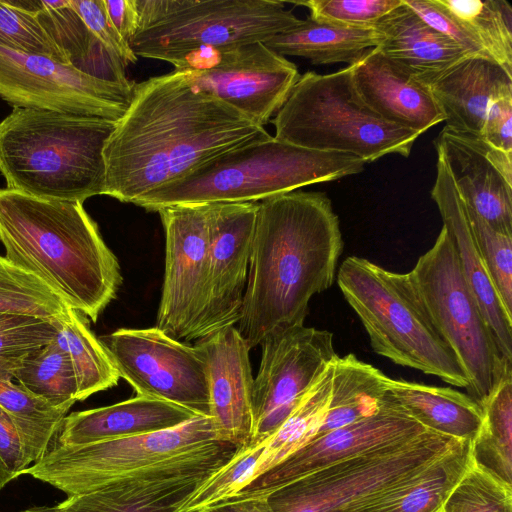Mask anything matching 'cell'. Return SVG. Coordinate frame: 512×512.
Segmentation results:
<instances>
[{
  "instance_id": "cell-39",
  "label": "cell",
  "mask_w": 512,
  "mask_h": 512,
  "mask_svg": "<svg viewBox=\"0 0 512 512\" xmlns=\"http://www.w3.org/2000/svg\"><path fill=\"white\" fill-rule=\"evenodd\" d=\"M440 512H512V486L471 462Z\"/></svg>"
},
{
  "instance_id": "cell-33",
  "label": "cell",
  "mask_w": 512,
  "mask_h": 512,
  "mask_svg": "<svg viewBox=\"0 0 512 512\" xmlns=\"http://www.w3.org/2000/svg\"><path fill=\"white\" fill-rule=\"evenodd\" d=\"M483 420L471 441L473 463L512 486V371L482 404Z\"/></svg>"
},
{
  "instance_id": "cell-10",
  "label": "cell",
  "mask_w": 512,
  "mask_h": 512,
  "mask_svg": "<svg viewBox=\"0 0 512 512\" xmlns=\"http://www.w3.org/2000/svg\"><path fill=\"white\" fill-rule=\"evenodd\" d=\"M408 275L434 326L466 374L467 394L482 406L501 378L512 371V361L503 356L444 227Z\"/></svg>"
},
{
  "instance_id": "cell-34",
  "label": "cell",
  "mask_w": 512,
  "mask_h": 512,
  "mask_svg": "<svg viewBox=\"0 0 512 512\" xmlns=\"http://www.w3.org/2000/svg\"><path fill=\"white\" fill-rule=\"evenodd\" d=\"M333 362L302 397L281 426L263 441L264 453L250 480L316 437L330 402Z\"/></svg>"
},
{
  "instance_id": "cell-12",
  "label": "cell",
  "mask_w": 512,
  "mask_h": 512,
  "mask_svg": "<svg viewBox=\"0 0 512 512\" xmlns=\"http://www.w3.org/2000/svg\"><path fill=\"white\" fill-rule=\"evenodd\" d=\"M198 90L264 127L300 77L296 65L264 42L200 49L175 68Z\"/></svg>"
},
{
  "instance_id": "cell-11",
  "label": "cell",
  "mask_w": 512,
  "mask_h": 512,
  "mask_svg": "<svg viewBox=\"0 0 512 512\" xmlns=\"http://www.w3.org/2000/svg\"><path fill=\"white\" fill-rule=\"evenodd\" d=\"M223 439L210 417L196 416L168 430L85 445L52 443L23 474L68 496L113 481Z\"/></svg>"
},
{
  "instance_id": "cell-8",
  "label": "cell",
  "mask_w": 512,
  "mask_h": 512,
  "mask_svg": "<svg viewBox=\"0 0 512 512\" xmlns=\"http://www.w3.org/2000/svg\"><path fill=\"white\" fill-rule=\"evenodd\" d=\"M139 27L130 41L138 57L174 68L190 53L266 42L301 20L278 0H136Z\"/></svg>"
},
{
  "instance_id": "cell-20",
  "label": "cell",
  "mask_w": 512,
  "mask_h": 512,
  "mask_svg": "<svg viewBox=\"0 0 512 512\" xmlns=\"http://www.w3.org/2000/svg\"><path fill=\"white\" fill-rule=\"evenodd\" d=\"M196 345L206 362L210 418L223 439L249 445L254 431L250 346L236 326L198 339Z\"/></svg>"
},
{
  "instance_id": "cell-13",
  "label": "cell",
  "mask_w": 512,
  "mask_h": 512,
  "mask_svg": "<svg viewBox=\"0 0 512 512\" xmlns=\"http://www.w3.org/2000/svg\"><path fill=\"white\" fill-rule=\"evenodd\" d=\"M134 85L98 78L47 55L0 46V98L13 108L118 121Z\"/></svg>"
},
{
  "instance_id": "cell-1",
  "label": "cell",
  "mask_w": 512,
  "mask_h": 512,
  "mask_svg": "<svg viewBox=\"0 0 512 512\" xmlns=\"http://www.w3.org/2000/svg\"><path fill=\"white\" fill-rule=\"evenodd\" d=\"M270 136L178 70L150 77L135 83L105 143L103 195L133 204L226 151Z\"/></svg>"
},
{
  "instance_id": "cell-15",
  "label": "cell",
  "mask_w": 512,
  "mask_h": 512,
  "mask_svg": "<svg viewBox=\"0 0 512 512\" xmlns=\"http://www.w3.org/2000/svg\"><path fill=\"white\" fill-rule=\"evenodd\" d=\"M242 448L220 440L98 489L68 496L55 507L58 512H183L194 494Z\"/></svg>"
},
{
  "instance_id": "cell-24",
  "label": "cell",
  "mask_w": 512,
  "mask_h": 512,
  "mask_svg": "<svg viewBox=\"0 0 512 512\" xmlns=\"http://www.w3.org/2000/svg\"><path fill=\"white\" fill-rule=\"evenodd\" d=\"M446 127L480 137L490 105L512 95V75L488 57L469 55L431 80Z\"/></svg>"
},
{
  "instance_id": "cell-50",
  "label": "cell",
  "mask_w": 512,
  "mask_h": 512,
  "mask_svg": "<svg viewBox=\"0 0 512 512\" xmlns=\"http://www.w3.org/2000/svg\"><path fill=\"white\" fill-rule=\"evenodd\" d=\"M197 512H273L266 498L243 497L229 498L221 502L205 506Z\"/></svg>"
},
{
  "instance_id": "cell-42",
  "label": "cell",
  "mask_w": 512,
  "mask_h": 512,
  "mask_svg": "<svg viewBox=\"0 0 512 512\" xmlns=\"http://www.w3.org/2000/svg\"><path fill=\"white\" fill-rule=\"evenodd\" d=\"M263 453V442L244 446L227 465L194 494L184 506L183 512H197L205 506L231 497L251 479Z\"/></svg>"
},
{
  "instance_id": "cell-45",
  "label": "cell",
  "mask_w": 512,
  "mask_h": 512,
  "mask_svg": "<svg viewBox=\"0 0 512 512\" xmlns=\"http://www.w3.org/2000/svg\"><path fill=\"white\" fill-rule=\"evenodd\" d=\"M403 2L430 27L452 40L468 54L491 58L475 34L439 0Z\"/></svg>"
},
{
  "instance_id": "cell-21",
  "label": "cell",
  "mask_w": 512,
  "mask_h": 512,
  "mask_svg": "<svg viewBox=\"0 0 512 512\" xmlns=\"http://www.w3.org/2000/svg\"><path fill=\"white\" fill-rule=\"evenodd\" d=\"M349 66L358 95L386 122L422 135L444 121L428 85L377 48Z\"/></svg>"
},
{
  "instance_id": "cell-51",
  "label": "cell",
  "mask_w": 512,
  "mask_h": 512,
  "mask_svg": "<svg viewBox=\"0 0 512 512\" xmlns=\"http://www.w3.org/2000/svg\"><path fill=\"white\" fill-rule=\"evenodd\" d=\"M20 512H58V511H57L55 505L54 506L43 505V506L29 507Z\"/></svg>"
},
{
  "instance_id": "cell-40",
  "label": "cell",
  "mask_w": 512,
  "mask_h": 512,
  "mask_svg": "<svg viewBox=\"0 0 512 512\" xmlns=\"http://www.w3.org/2000/svg\"><path fill=\"white\" fill-rule=\"evenodd\" d=\"M0 46L47 55L71 64L43 28L35 13L22 7L18 0H0Z\"/></svg>"
},
{
  "instance_id": "cell-35",
  "label": "cell",
  "mask_w": 512,
  "mask_h": 512,
  "mask_svg": "<svg viewBox=\"0 0 512 512\" xmlns=\"http://www.w3.org/2000/svg\"><path fill=\"white\" fill-rule=\"evenodd\" d=\"M13 379L54 406L77 401V381L69 356L53 340L12 361Z\"/></svg>"
},
{
  "instance_id": "cell-47",
  "label": "cell",
  "mask_w": 512,
  "mask_h": 512,
  "mask_svg": "<svg viewBox=\"0 0 512 512\" xmlns=\"http://www.w3.org/2000/svg\"><path fill=\"white\" fill-rule=\"evenodd\" d=\"M31 466L22 437L0 407V490Z\"/></svg>"
},
{
  "instance_id": "cell-6",
  "label": "cell",
  "mask_w": 512,
  "mask_h": 512,
  "mask_svg": "<svg viewBox=\"0 0 512 512\" xmlns=\"http://www.w3.org/2000/svg\"><path fill=\"white\" fill-rule=\"evenodd\" d=\"M337 283L375 353L452 386L468 388L465 372L434 326L408 273L349 256L338 270Z\"/></svg>"
},
{
  "instance_id": "cell-2",
  "label": "cell",
  "mask_w": 512,
  "mask_h": 512,
  "mask_svg": "<svg viewBox=\"0 0 512 512\" xmlns=\"http://www.w3.org/2000/svg\"><path fill=\"white\" fill-rule=\"evenodd\" d=\"M342 250L339 219L325 194L292 191L258 203L236 327L251 349L304 324L311 298L332 286Z\"/></svg>"
},
{
  "instance_id": "cell-43",
  "label": "cell",
  "mask_w": 512,
  "mask_h": 512,
  "mask_svg": "<svg viewBox=\"0 0 512 512\" xmlns=\"http://www.w3.org/2000/svg\"><path fill=\"white\" fill-rule=\"evenodd\" d=\"M59 319L0 313V361L20 358L53 341Z\"/></svg>"
},
{
  "instance_id": "cell-38",
  "label": "cell",
  "mask_w": 512,
  "mask_h": 512,
  "mask_svg": "<svg viewBox=\"0 0 512 512\" xmlns=\"http://www.w3.org/2000/svg\"><path fill=\"white\" fill-rule=\"evenodd\" d=\"M68 307L43 281L0 256L1 314L56 319Z\"/></svg>"
},
{
  "instance_id": "cell-4",
  "label": "cell",
  "mask_w": 512,
  "mask_h": 512,
  "mask_svg": "<svg viewBox=\"0 0 512 512\" xmlns=\"http://www.w3.org/2000/svg\"><path fill=\"white\" fill-rule=\"evenodd\" d=\"M116 122L13 108L0 121V173L6 188L81 203L103 195V149Z\"/></svg>"
},
{
  "instance_id": "cell-28",
  "label": "cell",
  "mask_w": 512,
  "mask_h": 512,
  "mask_svg": "<svg viewBox=\"0 0 512 512\" xmlns=\"http://www.w3.org/2000/svg\"><path fill=\"white\" fill-rule=\"evenodd\" d=\"M378 42L374 28H348L308 17L264 43L284 57L305 58L313 65H352Z\"/></svg>"
},
{
  "instance_id": "cell-29",
  "label": "cell",
  "mask_w": 512,
  "mask_h": 512,
  "mask_svg": "<svg viewBox=\"0 0 512 512\" xmlns=\"http://www.w3.org/2000/svg\"><path fill=\"white\" fill-rule=\"evenodd\" d=\"M387 377L352 353L338 356L333 362L330 402L316 437L375 414L387 394Z\"/></svg>"
},
{
  "instance_id": "cell-49",
  "label": "cell",
  "mask_w": 512,
  "mask_h": 512,
  "mask_svg": "<svg viewBox=\"0 0 512 512\" xmlns=\"http://www.w3.org/2000/svg\"><path fill=\"white\" fill-rule=\"evenodd\" d=\"M108 17L130 45L139 27V14L136 0H103Z\"/></svg>"
},
{
  "instance_id": "cell-41",
  "label": "cell",
  "mask_w": 512,
  "mask_h": 512,
  "mask_svg": "<svg viewBox=\"0 0 512 512\" xmlns=\"http://www.w3.org/2000/svg\"><path fill=\"white\" fill-rule=\"evenodd\" d=\"M465 207L486 272L507 312L512 315V235L493 229L472 209Z\"/></svg>"
},
{
  "instance_id": "cell-36",
  "label": "cell",
  "mask_w": 512,
  "mask_h": 512,
  "mask_svg": "<svg viewBox=\"0 0 512 512\" xmlns=\"http://www.w3.org/2000/svg\"><path fill=\"white\" fill-rule=\"evenodd\" d=\"M18 2L22 7L35 13L43 28L72 65L85 72V63L97 59L125 67L113 55L95 56L108 51L88 30L72 8L70 0H18Z\"/></svg>"
},
{
  "instance_id": "cell-27",
  "label": "cell",
  "mask_w": 512,
  "mask_h": 512,
  "mask_svg": "<svg viewBox=\"0 0 512 512\" xmlns=\"http://www.w3.org/2000/svg\"><path fill=\"white\" fill-rule=\"evenodd\" d=\"M387 391L425 429L458 440L472 441L483 420V409L468 394L387 377Z\"/></svg>"
},
{
  "instance_id": "cell-23",
  "label": "cell",
  "mask_w": 512,
  "mask_h": 512,
  "mask_svg": "<svg viewBox=\"0 0 512 512\" xmlns=\"http://www.w3.org/2000/svg\"><path fill=\"white\" fill-rule=\"evenodd\" d=\"M436 168L431 197L437 205L443 227L453 241L467 285L491 328L503 356L512 361V315L507 312L486 272L476 246L465 204L455 188L444 161L438 155Z\"/></svg>"
},
{
  "instance_id": "cell-48",
  "label": "cell",
  "mask_w": 512,
  "mask_h": 512,
  "mask_svg": "<svg viewBox=\"0 0 512 512\" xmlns=\"http://www.w3.org/2000/svg\"><path fill=\"white\" fill-rule=\"evenodd\" d=\"M480 138L512 154V95L499 98L490 105Z\"/></svg>"
},
{
  "instance_id": "cell-37",
  "label": "cell",
  "mask_w": 512,
  "mask_h": 512,
  "mask_svg": "<svg viewBox=\"0 0 512 512\" xmlns=\"http://www.w3.org/2000/svg\"><path fill=\"white\" fill-rule=\"evenodd\" d=\"M512 75V8L505 0H439Z\"/></svg>"
},
{
  "instance_id": "cell-9",
  "label": "cell",
  "mask_w": 512,
  "mask_h": 512,
  "mask_svg": "<svg viewBox=\"0 0 512 512\" xmlns=\"http://www.w3.org/2000/svg\"><path fill=\"white\" fill-rule=\"evenodd\" d=\"M461 441L425 430L412 439L328 465L264 497L273 512H361Z\"/></svg>"
},
{
  "instance_id": "cell-26",
  "label": "cell",
  "mask_w": 512,
  "mask_h": 512,
  "mask_svg": "<svg viewBox=\"0 0 512 512\" xmlns=\"http://www.w3.org/2000/svg\"><path fill=\"white\" fill-rule=\"evenodd\" d=\"M373 28L379 35L375 48L425 84L470 55L425 23L403 0Z\"/></svg>"
},
{
  "instance_id": "cell-44",
  "label": "cell",
  "mask_w": 512,
  "mask_h": 512,
  "mask_svg": "<svg viewBox=\"0 0 512 512\" xmlns=\"http://www.w3.org/2000/svg\"><path fill=\"white\" fill-rule=\"evenodd\" d=\"M402 0H309L293 1L306 6L310 18L348 28H373Z\"/></svg>"
},
{
  "instance_id": "cell-46",
  "label": "cell",
  "mask_w": 512,
  "mask_h": 512,
  "mask_svg": "<svg viewBox=\"0 0 512 512\" xmlns=\"http://www.w3.org/2000/svg\"><path fill=\"white\" fill-rule=\"evenodd\" d=\"M75 12L82 19L95 39L124 66L135 63L137 56L111 23L103 0H70Z\"/></svg>"
},
{
  "instance_id": "cell-18",
  "label": "cell",
  "mask_w": 512,
  "mask_h": 512,
  "mask_svg": "<svg viewBox=\"0 0 512 512\" xmlns=\"http://www.w3.org/2000/svg\"><path fill=\"white\" fill-rule=\"evenodd\" d=\"M425 430L427 429L414 420L387 391L375 414L317 436L248 481L229 498L266 496L271 491L328 465L412 439Z\"/></svg>"
},
{
  "instance_id": "cell-32",
  "label": "cell",
  "mask_w": 512,
  "mask_h": 512,
  "mask_svg": "<svg viewBox=\"0 0 512 512\" xmlns=\"http://www.w3.org/2000/svg\"><path fill=\"white\" fill-rule=\"evenodd\" d=\"M54 341L67 353L77 381V401L114 387L119 373L99 339L90 330L86 316L68 307L60 317Z\"/></svg>"
},
{
  "instance_id": "cell-14",
  "label": "cell",
  "mask_w": 512,
  "mask_h": 512,
  "mask_svg": "<svg viewBox=\"0 0 512 512\" xmlns=\"http://www.w3.org/2000/svg\"><path fill=\"white\" fill-rule=\"evenodd\" d=\"M98 339L137 395L210 417L206 362L196 344L189 346L156 327L121 328Z\"/></svg>"
},
{
  "instance_id": "cell-22",
  "label": "cell",
  "mask_w": 512,
  "mask_h": 512,
  "mask_svg": "<svg viewBox=\"0 0 512 512\" xmlns=\"http://www.w3.org/2000/svg\"><path fill=\"white\" fill-rule=\"evenodd\" d=\"M434 146L465 205L493 229L512 235V184L488 158L486 142L445 126Z\"/></svg>"
},
{
  "instance_id": "cell-25",
  "label": "cell",
  "mask_w": 512,
  "mask_h": 512,
  "mask_svg": "<svg viewBox=\"0 0 512 512\" xmlns=\"http://www.w3.org/2000/svg\"><path fill=\"white\" fill-rule=\"evenodd\" d=\"M178 405L137 395L105 407L66 415L52 443L85 445L178 427L196 417Z\"/></svg>"
},
{
  "instance_id": "cell-5",
  "label": "cell",
  "mask_w": 512,
  "mask_h": 512,
  "mask_svg": "<svg viewBox=\"0 0 512 512\" xmlns=\"http://www.w3.org/2000/svg\"><path fill=\"white\" fill-rule=\"evenodd\" d=\"M364 164L354 155L310 150L270 136L226 151L133 204L157 212L185 204L260 202L357 174Z\"/></svg>"
},
{
  "instance_id": "cell-3",
  "label": "cell",
  "mask_w": 512,
  "mask_h": 512,
  "mask_svg": "<svg viewBox=\"0 0 512 512\" xmlns=\"http://www.w3.org/2000/svg\"><path fill=\"white\" fill-rule=\"evenodd\" d=\"M0 241L10 263L93 322L122 284L117 257L79 201L0 188Z\"/></svg>"
},
{
  "instance_id": "cell-19",
  "label": "cell",
  "mask_w": 512,
  "mask_h": 512,
  "mask_svg": "<svg viewBox=\"0 0 512 512\" xmlns=\"http://www.w3.org/2000/svg\"><path fill=\"white\" fill-rule=\"evenodd\" d=\"M258 203L211 204L205 301L195 340L239 322Z\"/></svg>"
},
{
  "instance_id": "cell-7",
  "label": "cell",
  "mask_w": 512,
  "mask_h": 512,
  "mask_svg": "<svg viewBox=\"0 0 512 512\" xmlns=\"http://www.w3.org/2000/svg\"><path fill=\"white\" fill-rule=\"evenodd\" d=\"M274 138L302 148L354 155L364 163L408 157L420 133L379 117L360 98L351 67L300 75L271 121Z\"/></svg>"
},
{
  "instance_id": "cell-16",
  "label": "cell",
  "mask_w": 512,
  "mask_h": 512,
  "mask_svg": "<svg viewBox=\"0 0 512 512\" xmlns=\"http://www.w3.org/2000/svg\"><path fill=\"white\" fill-rule=\"evenodd\" d=\"M260 345L261 361L252 395L254 431L249 445L271 436L338 357L331 332L304 324L273 332Z\"/></svg>"
},
{
  "instance_id": "cell-31",
  "label": "cell",
  "mask_w": 512,
  "mask_h": 512,
  "mask_svg": "<svg viewBox=\"0 0 512 512\" xmlns=\"http://www.w3.org/2000/svg\"><path fill=\"white\" fill-rule=\"evenodd\" d=\"M12 361H0V407L16 425L32 465L47 452L71 406H54L14 383Z\"/></svg>"
},
{
  "instance_id": "cell-17",
  "label": "cell",
  "mask_w": 512,
  "mask_h": 512,
  "mask_svg": "<svg viewBox=\"0 0 512 512\" xmlns=\"http://www.w3.org/2000/svg\"><path fill=\"white\" fill-rule=\"evenodd\" d=\"M211 204L159 209L165 232V272L156 328L176 340H195L204 301Z\"/></svg>"
},
{
  "instance_id": "cell-30",
  "label": "cell",
  "mask_w": 512,
  "mask_h": 512,
  "mask_svg": "<svg viewBox=\"0 0 512 512\" xmlns=\"http://www.w3.org/2000/svg\"><path fill=\"white\" fill-rule=\"evenodd\" d=\"M471 462V441H461L409 482L391 489L361 512H440Z\"/></svg>"
}]
</instances>
